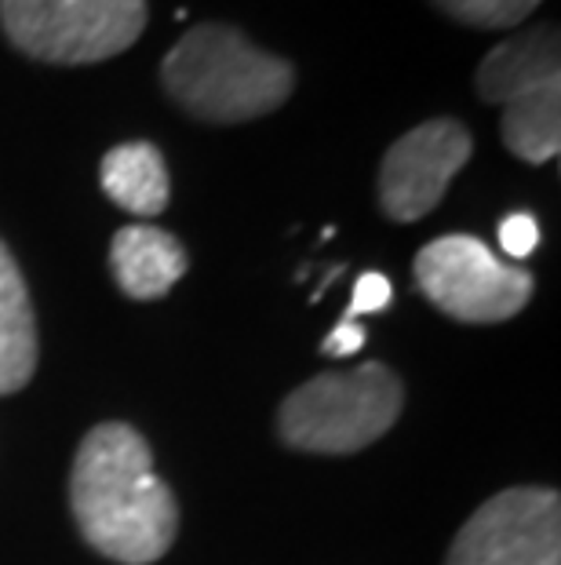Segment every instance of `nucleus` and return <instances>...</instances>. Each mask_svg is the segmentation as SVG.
Masks as SVG:
<instances>
[{"label":"nucleus","instance_id":"4","mask_svg":"<svg viewBox=\"0 0 561 565\" xmlns=\"http://www.w3.org/2000/svg\"><path fill=\"white\" fill-rule=\"evenodd\" d=\"M147 15V0H0L4 38L52 66H88L128 52Z\"/></svg>","mask_w":561,"mask_h":565},{"label":"nucleus","instance_id":"9","mask_svg":"<svg viewBox=\"0 0 561 565\" xmlns=\"http://www.w3.org/2000/svg\"><path fill=\"white\" fill-rule=\"evenodd\" d=\"M110 267L125 296L158 299L186 274V248L158 226H121L110 242Z\"/></svg>","mask_w":561,"mask_h":565},{"label":"nucleus","instance_id":"6","mask_svg":"<svg viewBox=\"0 0 561 565\" xmlns=\"http://www.w3.org/2000/svg\"><path fill=\"white\" fill-rule=\"evenodd\" d=\"M445 565H561L554 489H507L485 500L452 540Z\"/></svg>","mask_w":561,"mask_h":565},{"label":"nucleus","instance_id":"8","mask_svg":"<svg viewBox=\"0 0 561 565\" xmlns=\"http://www.w3.org/2000/svg\"><path fill=\"white\" fill-rule=\"evenodd\" d=\"M554 81H561V44L558 26H551V22L496 44L477 66V95L499 106L540 92L543 84Z\"/></svg>","mask_w":561,"mask_h":565},{"label":"nucleus","instance_id":"2","mask_svg":"<svg viewBox=\"0 0 561 565\" xmlns=\"http://www.w3.org/2000/svg\"><path fill=\"white\" fill-rule=\"evenodd\" d=\"M175 106L208 125H241L273 114L292 95V63L256 47L241 30L201 22L161 63Z\"/></svg>","mask_w":561,"mask_h":565},{"label":"nucleus","instance_id":"14","mask_svg":"<svg viewBox=\"0 0 561 565\" xmlns=\"http://www.w3.org/2000/svg\"><path fill=\"white\" fill-rule=\"evenodd\" d=\"M393 299V288L390 281L384 278L379 270H368L357 278L354 285V296H350V307H346L343 321H357L362 315H379V310H387Z\"/></svg>","mask_w":561,"mask_h":565},{"label":"nucleus","instance_id":"11","mask_svg":"<svg viewBox=\"0 0 561 565\" xmlns=\"http://www.w3.org/2000/svg\"><path fill=\"white\" fill-rule=\"evenodd\" d=\"M103 190L114 204L136 215H161L169 209V168L153 142H121L103 158Z\"/></svg>","mask_w":561,"mask_h":565},{"label":"nucleus","instance_id":"7","mask_svg":"<svg viewBox=\"0 0 561 565\" xmlns=\"http://www.w3.org/2000/svg\"><path fill=\"white\" fill-rule=\"evenodd\" d=\"M471 131L452 117L416 125L393 142L379 168V204L393 223H416L438 209L452 179L471 161Z\"/></svg>","mask_w":561,"mask_h":565},{"label":"nucleus","instance_id":"1","mask_svg":"<svg viewBox=\"0 0 561 565\" xmlns=\"http://www.w3.org/2000/svg\"><path fill=\"white\" fill-rule=\"evenodd\" d=\"M74 519L99 555L150 565L175 540V500L150 445L128 424H99L80 441L69 478Z\"/></svg>","mask_w":561,"mask_h":565},{"label":"nucleus","instance_id":"13","mask_svg":"<svg viewBox=\"0 0 561 565\" xmlns=\"http://www.w3.org/2000/svg\"><path fill=\"white\" fill-rule=\"evenodd\" d=\"M449 19L482 30H510L532 15L543 0H434Z\"/></svg>","mask_w":561,"mask_h":565},{"label":"nucleus","instance_id":"16","mask_svg":"<svg viewBox=\"0 0 561 565\" xmlns=\"http://www.w3.org/2000/svg\"><path fill=\"white\" fill-rule=\"evenodd\" d=\"M365 347V329L357 321H339L336 329L325 335V343H321V351L325 354H336V358H350Z\"/></svg>","mask_w":561,"mask_h":565},{"label":"nucleus","instance_id":"15","mask_svg":"<svg viewBox=\"0 0 561 565\" xmlns=\"http://www.w3.org/2000/svg\"><path fill=\"white\" fill-rule=\"evenodd\" d=\"M536 245H540V223L532 220L529 212H510L504 223H499V248L507 252L510 259H529Z\"/></svg>","mask_w":561,"mask_h":565},{"label":"nucleus","instance_id":"10","mask_svg":"<svg viewBox=\"0 0 561 565\" xmlns=\"http://www.w3.org/2000/svg\"><path fill=\"white\" fill-rule=\"evenodd\" d=\"M37 369V321L8 245L0 242V394H15Z\"/></svg>","mask_w":561,"mask_h":565},{"label":"nucleus","instance_id":"3","mask_svg":"<svg viewBox=\"0 0 561 565\" xmlns=\"http://www.w3.org/2000/svg\"><path fill=\"white\" fill-rule=\"evenodd\" d=\"M404 391L387 365L365 362L350 372H321L281 405L278 430L303 452H357L384 438L401 416Z\"/></svg>","mask_w":561,"mask_h":565},{"label":"nucleus","instance_id":"12","mask_svg":"<svg viewBox=\"0 0 561 565\" xmlns=\"http://www.w3.org/2000/svg\"><path fill=\"white\" fill-rule=\"evenodd\" d=\"M504 142L515 158L547 164L561 150V81L543 84L540 92L504 103Z\"/></svg>","mask_w":561,"mask_h":565},{"label":"nucleus","instance_id":"5","mask_svg":"<svg viewBox=\"0 0 561 565\" xmlns=\"http://www.w3.org/2000/svg\"><path fill=\"white\" fill-rule=\"evenodd\" d=\"M420 292L449 318L471 324L507 321L525 310L532 296V274L504 263L471 234H449L416 256Z\"/></svg>","mask_w":561,"mask_h":565}]
</instances>
